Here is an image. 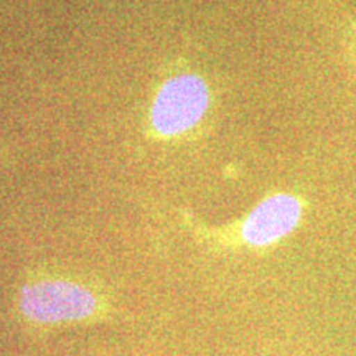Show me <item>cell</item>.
Returning a JSON list of instances; mask_svg holds the SVG:
<instances>
[{
  "mask_svg": "<svg viewBox=\"0 0 356 356\" xmlns=\"http://www.w3.org/2000/svg\"><path fill=\"white\" fill-rule=\"evenodd\" d=\"M211 104V92L203 76L180 71L163 79L150 102L149 132L155 140H175L197 129Z\"/></svg>",
  "mask_w": 356,
  "mask_h": 356,
  "instance_id": "7a4b0ae2",
  "label": "cell"
},
{
  "mask_svg": "<svg viewBox=\"0 0 356 356\" xmlns=\"http://www.w3.org/2000/svg\"><path fill=\"white\" fill-rule=\"evenodd\" d=\"M17 307L35 327L95 323L111 314L109 297L97 286L71 275L35 273L19 289Z\"/></svg>",
  "mask_w": 356,
  "mask_h": 356,
  "instance_id": "6da1fadb",
  "label": "cell"
},
{
  "mask_svg": "<svg viewBox=\"0 0 356 356\" xmlns=\"http://www.w3.org/2000/svg\"><path fill=\"white\" fill-rule=\"evenodd\" d=\"M3 162H6V152H3V149L0 147V163H3Z\"/></svg>",
  "mask_w": 356,
  "mask_h": 356,
  "instance_id": "277c9868",
  "label": "cell"
},
{
  "mask_svg": "<svg viewBox=\"0 0 356 356\" xmlns=\"http://www.w3.org/2000/svg\"><path fill=\"white\" fill-rule=\"evenodd\" d=\"M302 215L304 204L296 195L274 193L257 203L238 225L221 229H197V233L220 244L262 249L287 238L299 226Z\"/></svg>",
  "mask_w": 356,
  "mask_h": 356,
  "instance_id": "3957f363",
  "label": "cell"
}]
</instances>
